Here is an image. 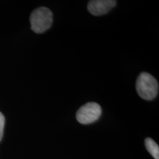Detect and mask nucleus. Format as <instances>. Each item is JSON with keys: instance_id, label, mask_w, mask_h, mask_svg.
<instances>
[{"instance_id": "nucleus-2", "label": "nucleus", "mask_w": 159, "mask_h": 159, "mask_svg": "<svg viewBox=\"0 0 159 159\" xmlns=\"http://www.w3.org/2000/svg\"><path fill=\"white\" fill-rule=\"evenodd\" d=\"M52 21V13L50 10L45 7H39L30 15L32 30L36 33H44L50 28Z\"/></svg>"}, {"instance_id": "nucleus-6", "label": "nucleus", "mask_w": 159, "mask_h": 159, "mask_svg": "<svg viewBox=\"0 0 159 159\" xmlns=\"http://www.w3.org/2000/svg\"><path fill=\"white\" fill-rule=\"evenodd\" d=\"M5 119L4 115L0 112V141L2 140L3 136V133H4V128H5Z\"/></svg>"}, {"instance_id": "nucleus-5", "label": "nucleus", "mask_w": 159, "mask_h": 159, "mask_svg": "<svg viewBox=\"0 0 159 159\" xmlns=\"http://www.w3.org/2000/svg\"><path fill=\"white\" fill-rule=\"evenodd\" d=\"M145 146L151 156L155 159H159V147L152 139L147 138L145 139Z\"/></svg>"}, {"instance_id": "nucleus-4", "label": "nucleus", "mask_w": 159, "mask_h": 159, "mask_svg": "<svg viewBox=\"0 0 159 159\" xmlns=\"http://www.w3.org/2000/svg\"><path fill=\"white\" fill-rule=\"evenodd\" d=\"M116 5L114 0H91L88 3L89 13L94 16H102L108 13Z\"/></svg>"}, {"instance_id": "nucleus-1", "label": "nucleus", "mask_w": 159, "mask_h": 159, "mask_svg": "<svg viewBox=\"0 0 159 159\" xmlns=\"http://www.w3.org/2000/svg\"><path fill=\"white\" fill-rule=\"evenodd\" d=\"M136 91L142 99L146 100L153 99L158 93V81L149 73H141L136 80Z\"/></svg>"}, {"instance_id": "nucleus-3", "label": "nucleus", "mask_w": 159, "mask_h": 159, "mask_svg": "<svg viewBox=\"0 0 159 159\" xmlns=\"http://www.w3.org/2000/svg\"><path fill=\"white\" fill-rule=\"evenodd\" d=\"M102 114L101 106L97 102H88L79 108L76 114L77 120L83 125H89L98 119Z\"/></svg>"}]
</instances>
